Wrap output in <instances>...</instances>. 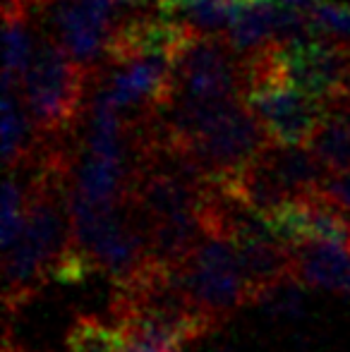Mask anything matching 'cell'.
Wrapping results in <instances>:
<instances>
[{"mask_svg": "<svg viewBox=\"0 0 350 352\" xmlns=\"http://www.w3.org/2000/svg\"><path fill=\"white\" fill-rule=\"evenodd\" d=\"M91 82H96V65L77 60L51 34H41L19 79V96L39 135L75 137Z\"/></svg>", "mask_w": 350, "mask_h": 352, "instance_id": "6da1fadb", "label": "cell"}, {"mask_svg": "<svg viewBox=\"0 0 350 352\" xmlns=\"http://www.w3.org/2000/svg\"><path fill=\"white\" fill-rule=\"evenodd\" d=\"M180 274L192 302L216 321H223L230 311L250 302L243 261L226 237L206 235L180 264Z\"/></svg>", "mask_w": 350, "mask_h": 352, "instance_id": "7a4b0ae2", "label": "cell"}, {"mask_svg": "<svg viewBox=\"0 0 350 352\" xmlns=\"http://www.w3.org/2000/svg\"><path fill=\"white\" fill-rule=\"evenodd\" d=\"M173 91L197 98H240V53L228 34L195 27L173 58Z\"/></svg>", "mask_w": 350, "mask_h": 352, "instance_id": "3957f363", "label": "cell"}, {"mask_svg": "<svg viewBox=\"0 0 350 352\" xmlns=\"http://www.w3.org/2000/svg\"><path fill=\"white\" fill-rule=\"evenodd\" d=\"M278 65L293 87L327 103L350 91V41L341 36L278 41Z\"/></svg>", "mask_w": 350, "mask_h": 352, "instance_id": "277c9868", "label": "cell"}, {"mask_svg": "<svg viewBox=\"0 0 350 352\" xmlns=\"http://www.w3.org/2000/svg\"><path fill=\"white\" fill-rule=\"evenodd\" d=\"M269 142L259 118L243 101H238L209 130L180 148H185L199 163L211 182H219L257 158Z\"/></svg>", "mask_w": 350, "mask_h": 352, "instance_id": "5b68a950", "label": "cell"}, {"mask_svg": "<svg viewBox=\"0 0 350 352\" xmlns=\"http://www.w3.org/2000/svg\"><path fill=\"white\" fill-rule=\"evenodd\" d=\"M240 98L276 144H307L327 116V101L300 91L285 79H266L245 87Z\"/></svg>", "mask_w": 350, "mask_h": 352, "instance_id": "8992f818", "label": "cell"}, {"mask_svg": "<svg viewBox=\"0 0 350 352\" xmlns=\"http://www.w3.org/2000/svg\"><path fill=\"white\" fill-rule=\"evenodd\" d=\"M118 0H51L41 10L51 36L87 65H96L98 56H106V43L116 27Z\"/></svg>", "mask_w": 350, "mask_h": 352, "instance_id": "52a82bcc", "label": "cell"}, {"mask_svg": "<svg viewBox=\"0 0 350 352\" xmlns=\"http://www.w3.org/2000/svg\"><path fill=\"white\" fill-rule=\"evenodd\" d=\"M192 32L195 24L182 22L175 17V12L159 8L156 12L127 14L113 27L103 58L108 65H122L149 56H168L173 60Z\"/></svg>", "mask_w": 350, "mask_h": 352, "instance_id": "ba28073f", "label": "cell"}, {"mask_svg": "<svg viewBox=\"0 0 350 352\" xmlns=\"http://www.w3.org/2000/svg\"><path fill=\"white\" fill-rule=\"evenodd\" d=\"M262 156L274 168V173L285 185V190L290 192V197H305L319 192L329 173H331L307 144L269 142L264 146Z\"/></svg>", "mask_w": 350, "mask_h": 352, "instance_id": "9c48e42d", "label": "cell"}, {"mask_svg": "<svg viewBox=\"0 0 350 352\" xmlns=\"http://www.w3.org/2000/svg\"><path fill=\"white\" fill-rule=\"evenodd\" d=\"M295 278L307 287L343 292L350 283V247L336 242H305L295 247Z\"/></svg>", "mask_w": 350, "mask_h": 352, "instance_id": "30bf717a", "label": "cell"}, {"mask_svg": "<svg viewBox=\"0 0 350 352\" xmlns=\"http://www.w3.org/2000/svg\"><path fill=\"white\" fill-rule=\"evenodd\" d=\"M307 146L331 173L350 170V101L333 98L327 103V116L319 122Z\"/></svg>", "mask_w": 350, "mask_h": 352, "instance_id": "8fae6325", "label": "cell"}, {"mask_svg": "<svg viewBox=\"0 0 350 352\" xmlns=\"http://www.w3.org/2000/svg\"><path fill=\"white\" fill-rule=\"evenodd\" d=\"M276 8H278V0H243L240 3L233 24L226 32L240 56L276 41Z\"/></svg>", "mask_w": 350, "mask_h": 352, "instance_id": "7c38bea8", "label": "cell"}, {"mask_svg": "<svg viewBox=\"0 0 350 352\" xmlns=\"http://www.w3.org/2000/svg\"><path fill=\"white\" fill-rule=\"evenodd\" d=\"M120 345V329L94 316H80L67 333V352H118Z\"/></svg>", "mask_w": 350, "mask_h": 352, "instance_id": "4fadbf2b", "label": "cell"}, {"mask_svg": "<svg viewBox=\"0 0 350 352\" xmlns=\"http://www.w3.org/2000/svg\"><path fill=\"white\" fill-rule=\"evenodd\" d=\"M5 22V72L3 84H17L32 60L34 43L27 29V17H3Z\"/></svg>", "mask_w": 350, "mask_h": 352, "instance_id": "5bb4252c", "label": "cell"}, {"mask_svg": "<svg viewBox=\"0 0 350 352\" xmlns=\"http://www.w3.org/2000/svg\"><path fill=\"white\" fill-rule=\"evenodd\" d=\"M243 0H195L182 12H187V22L201 32H228Z\"/></svg>", "mask_w": 350, "mask_h": 352, "instance_id": "9a60e30c", "label": "cell"}, {"mask_svg": "<svg viewBox=\"0 0 350 352\" xmlns=\"http://www.w3.org/2000/svg\"><path fill=\"white\" fill-rule=\"evenodd\" d=\"M307 10H309V17H312L314 32L317 34L350 38V5L317 0V3Z\"/></svg>", "mask_w": 350, "mask_h": 352, "instance_id": "2e32d148", "label": "cell"}, {"mask_svg": "<svg viewBox=\"0 0 350 352\" xmlns=\"http://www.w3.org/2000/svg\"><path fill=\"white\" fill-rule=\"evenodd\" d=\"M319 192H322L329 201H333L343 213L350 216V170L329 173V177L324 180Z\"/></svg>", "mask_w": 350, "mask_h": 352, "instance_id": "e0dca14e", "label": "cell"}, {"mask_svg": "<svg viewBox=\"0 0 350 352\" xmlns=\"http://www.w3.org/2000/svg\"><path fill=\"white\" fill-rule=\"evenodd\" d=\"M122 333V331H120ZM118 352H180L171 345H164L159 340L144 338V336H135V333H122V345Z\"/></svg>", "mask_w": 350, "mask_h": 352, "instance_id": "ac0fdd59", "label": "cell"}, {"mask_svg": "<svg viewBox=\"0 0 350 352\" xmlns=\"http://www.w3.org/2000/svg\"><path fill=\"white\" fill-rule=\"evenodd\" d=\"M278 3H285V5H295V8H312L317 0H278Z\"/></svg>", "mask_w": 350, "mask_h": 352, "instance_id": "d6986e66", "label": "cell"}]
</instances>
